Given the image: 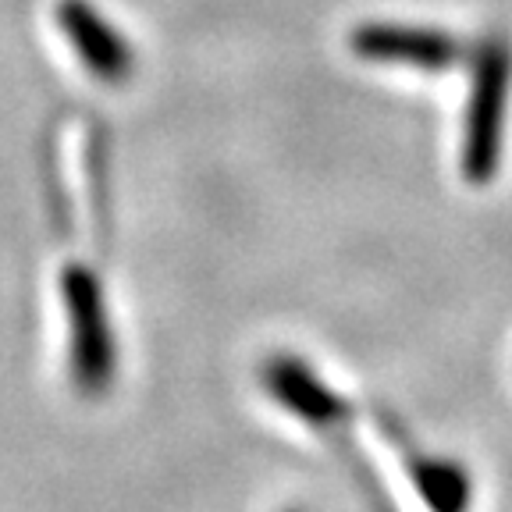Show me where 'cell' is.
<instances>
[{"label":"cell","instance_id":"obj_4","mask_svg":"<svg viewBox=\"0 0 512 512\" xmlns=\"http://www.w3.org/2000/svg\"><path fill=\"white\" fill-rule=\"evenodd\" d=\"M377 427L388 438V445L399 452L402 470H406L409 484L416 488V495L424 498V505L431 512H470L473 502V480L466 473V466L459 459L434 456L427 448H420L413 441V434L406 431L402 420H395L388 409H374Z\"/></svg>","mask_w":512,"mask_h":512},{"label":"cell","instance_id":"obj_7","mask_svg":"<svg viewBox=\"0 0 512 512\" xmlns=\"http://www.w3.org/2000/svg\"><path fill=\"white\" fill-rule=\"evenodd\" d=\"M288 512H303V509H288Z\"/></svg>","mask_w":512,"mask_h":512},{"label":"cell","instance_id":"obj_5","mask_svg":"<svg viewBox=\"0 0 512 512\" xmlns=\"http://www.w3.org/2000/svg\"><path fill=\"white\" fill-rule=\"evenodd\" d=\"M64 40L72 43L75 57L93 79L121 86L136 72V50L114 22L93 8V0H61L54 11Z\"/></svg>","mask_w":512,"mask_h":512},{"label":"cell","instance_id":"obj_2","mask_svg":"<svg viewBox=\"0 0 512 512\" xmlns=\"http://www.w3.org/2000/svg\"><path fill=\"white\" fill-rule=\"evenodd\" d=\"M64 313H68V367L82 395H104L118 377V338H114L100 278L86 264H68L61 274Z\"/></svg>","mask_w":512,"mask_h":512},{"label":"cell","instance_id":"obj_1","mask_svg":"<svg viewBox=\"0 0 512 512\" xmlns=\"http://www.w3.org/2000/svg\"><path fill=\"white\" fill-rule=\"evenodd\" d=\"M473 79L463 125V178L470 185H488L498 171L505 143V111L512 96V43L488 36L473 50Z\"/></svg>","mask_w":512,"mask_h":512},{"label":"cell","instance_id":"obj_3","mask_svg":"<svg viewBox=\"0 0 512 512\" xmlns=\"http://www.w3.org/2000/svg\"><path fill=\"white\" fill-rule=\"evenodd\" d=\"M352 54L370 64H402L416 72H448L463 57H470L466 40L438 25L406 22H363L349 36Z\"/></svg>","mask_w":512,"mask_h":512},{"label":"cell","instance_id":"obj_6","mask_svg":"<svg viewBox=\"0 0 512 512\" xmlns=\"http://www.w3.org/2000/svg\"><path fill=\"white\" fill-rule=\"evenodd\" d=\"M260 381H264L267 395L278 402L285 413L303 420L310 431H324L335 420H345L352 406L328 388V381L310 370V363L292 356V352H278L260 367Z\"/></svg>","mask_w":512,"mask_h":512}]
</instances>
